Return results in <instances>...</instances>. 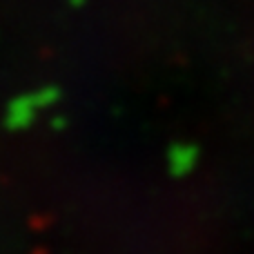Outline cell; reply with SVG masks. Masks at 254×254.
I'll return each mask as SVG.
<instances>
[{
  "label": "cell",
  "instance_id": "1",
  "mask_svg": "<svg viewBox=\"0 0 254 254\" xmlns=\"http://www.w3.org/2000/svg\"><path fill=\"white\" fill-rule=\"evenodd\" d=\"M58 96H61L58 87H45L34 94H22V96L13 98L11 105L7 107V119H4V123H7V127H11V129L27 127L34 121L36 112L52 105L54 101H58Z\"/></svg>",
  "mask_w": 254,
  "mask_h": 254
},
{
  "label": "cell",
  "instance_id": "2",
  "mask_svg": "<svg viewBox=\"0 0 254 254\" xmlns=\"http://www.w3.org/2000/svg\"><path fill=\"white\" fill-rule=\"evenodd\" d=\"M196 147L188 143H176L170 149V170L174 172V176H185L188 172L194 170L196 165Z\"/></svg>",
  "mask_w": 254,
  "mask_h": 254
}]
</instances>
